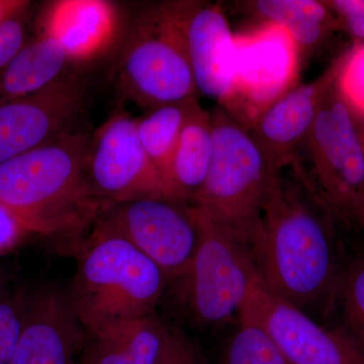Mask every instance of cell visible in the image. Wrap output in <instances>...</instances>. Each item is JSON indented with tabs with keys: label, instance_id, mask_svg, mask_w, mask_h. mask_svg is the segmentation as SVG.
Instances as JSON below:
<instances>
[{
	"label": "cell",
	"instance_id": "2e32d148",
	"mask_svg": "<svg viewBox=\"0 0 364 364\" xmlns=\"http://www.w3.org/2000/svg\"><path fill=\"white\" fill-rule=\"evenodd\" d=\"M117 14L104 0H60L48 6L41 33L56 41L70 62H87L112 44Z\"/></svg>",
	"mask_w": 364,
	"mask_h": 364
},
{
	"label": "cell",
	"instance_id": "52a82bcc",
	"mask_svg": "<svg viewBox=\"0 0 364 364\" xmlns=\"http://www.w3.org/2000/svg\"><path fill=\"white\" fill-rule=\"evenodd\" d=\"M301 150H305L308 169L291 166L326 208L343 219L363 223L364 138L336 83Z\"/></svg>",
	"mask_w": 364,
	"mask_h": 364
},
{
	"label": "cell",
	"instance_id": "8992f818",
	"mask_svg": "<svg viewBox=\"0 0 364 364\" xmlns=\"http://www.w3.org/2000/svg\"><path fill=\"white\" fill-rule=\"evenodd\" d=\"M193 2H168L150 14L119 60V90L148 109L198 97L186 23Z\"/></svg>",
	"mask_w": 364,
	"mask_h": 364
},
{
	"label": "cell",
	"instance_id": "7a4b0ae2",
	"mask_svg": "<svg viewBox=\"0 0 364 364\" xmlns=\"http://www.w3.org/2000/svg\"><path fill=\"white\" fill-rule=\"evenodd\" d=\"M90 139L71 131L0 165V205L28 233L75 231L97 221L109 205L86 183Z\"/></svg>",
	"mask_w": 364,
	"mask_h": 364
},
{
	"label": "cell",
	"instance_id": "1f68e13d",
	"mask_svg": "<svg viewBox=\"0 0 364 364\" xmlns=\"http://www.w3.org/2000/svg\"><path fill=\"white\" fill-rule=\"evenodd\" d=\"M363 226H364V220H363Z\"/></svg>",
	"mask_w": 364,
	"mask_h": 364
},
{
	"label": "cell",
	"instance_id": "9a60e30c",
	"mask_svg": "<svg viewBox=\"0 0 364 364\" xmlns=\"http://www.w3.org/2000/svg\"><path fill=\"white\" fill-rule=\"evenodd\" d=\"M186 40L198 93L221 105L233 85L235 57L234 33L221 7L193 2Z\"/></svg>",
	"mask_w": 364,
	"mask_h": 364
},
{
	"label": "cell",
	"instance_id": "5b68a950",
	"mask_svg": "<svg viewBox=\"0 0 364 364\" xmlns=\"http://www.w3.org/2000/svg\"><path fill=\"white\" fill-rule=\"evenodd\" d=\"M193 208L200 240L188 270L176 282L196 324L219 327L239 318L259 273L246 237Z\"/></svg>",
	"mask_w": 364,
	"mask_h": 364
},
{
	"label": "cell",
	"instance_id": "277c9868",
	"mask_svg": "<svg viewBox=\"0 0 364 364\" xmlns=\"http://www.w3.org/2000/svg\"><path fill=\"white\" fill-rule=\"evenodd\" d=\"M214 151L205 186L195 205L225 226L243 235L250 243L263 208L280 171L252 134L221 107L210 112Z\"/></svg>",
	"mask_w": 364,
	"mask_h": 364
},
{
	"label": "cell",
	"instance_id": "7402d4cb",
	"mask_svg": "<svg viewBox=\"0 0 364 364\" xmlns=\"http://www.w3.org/2000/svg\"><path fill=\"white\" fill-rule=\"evenodd\" d=\"M237 320L220 364H291L262 326L245 315Z\"/></svg>",
	"mask_w": 364,
	"mask_h": 364
},
{
	"label": "cell",
	"instance_id": "44dd1931",
	"mask_svg": "<svg viewBox=\"0 0 364 364\" xmlns=\"http://www.w3.org/2000/svg\"><path fill=\"white\" fill-rule=\"evenodd\" d=\"M196 97L153 107L145 116L136 119V132L140 142L150 161L162 177L168 198L172 160L182 129Z\"/></svg>",
	"mask_w": 364,
	"mask_h": 364
},
{
	"label": "cell",
	"instance_id": "7c38bea8",
	"mask_svg": "<svg viewBox=\"0 0 364 364\" xmlns=\"http://www.w3.org/2000/svg\"><path fill=\"white\" fill-rule=\"evenodd\" d=\"M240 315L262 326L291 364H364L363 356L341 332L318 325L270 291L260 277Z\"/></svg>",
	"mask_w": 364,
	"mask_h": 364
},
{
	"label": "cell",
	"instance_id": "d6986e66",
	"mask_svg": "<svg viewBox=\"0 0 364 364\" xmlns=\"http://www.w3.org/2000/svg\"><path fill=\"white\" fill-rule=\"evenodd\" d=\"M70 62L52 38L40 33L0 71V105L44 90L63 76Z\"/></svg>",
	"mask_w": 364,
	"mask_h": 364
},
{
	"label": "cell",
	"instance_id": "8fae6325",
	"mask_svg": "<svg viewBox=\"0 0 364 364\" xmlns=\"http://www.w3.org/2000/svg\"><path fill=\"white\" fill-rule=\"evenodd\" d=\"M86 102L81 81L63 75L44 90L0 105V165L73 131Z\"/></svg>",
	"mask_w": 364,
	"mask_h": 364
},
{
	"label": "cell",
	"instance_id": "9c48e42d",
	"mask_svg": "<svg viewBox=\"0 0 364 364\" xmlns=\"http://www.w3.org/2000/svg\"><path fill=\"white\" fill-rule=\"evenodd\" d=\"M102 215L154 262L169 282H177L188 270L200 240L193 205L167 198H144L109 203Z\"/></svg>",
	"mask_w": 364,
	"mask_h": 364
},
{
	"label": "cell",
	"instance_id": "603a6c76",
	"mask_svg": "<svg viewBox=\"0 0 364 364\" xmlns=\"http://www.w3.org/2000/svg\"><path fill=\"white\" fill-rule=\"evenodd\" d=\"M334 296L338 298L345 327L341 333L364 358V259L339 273Z\"/></svg>",
	"mask_w": 364,
	"mask_h": 364
},
{
	"label": "cell",
	"instance_id": "ffe728a7",
	"mask_svg": "<svg viewBox=\"0 0 364 364\" xmlns=\"http://www.w3.org/2000/svg\"><path fill=\"white\" fill-rule=\"evenodd\" d=\"M242 6L262 23H277L286 28L301 53L320 45L332 25L331 11L322 1L256 0L243 2Z\"/></svg>",
	"mask_w": 364,
	"mask_h": 364
},
{
	"label": "cell",
	"instance_id": "5bb4252c",
	"mask_svg": "<svg viewBox=\"0 0 364 364\" xmlns=\"http://www.w3.org/2000/svg\"><path fill=\"white\" fill-rule=\"evenodd\" d=\"M344 61L312 82L289 90L263 112L249 130L277 171L296 161Z\"/></svg>",
	"mask_w": 364,
	"mask_h": 364
},
{
	"label": "cell",
	"instance_id": "484cf974",
	"mask_svg": "<svg viewBox=\"0 0 364 364\" xmlns=\"http://www.w3.org/2000/svg\"><path fill=\"white\" fill-rule=\"evenodd\" d=\"M26 13L28 11L0 21V71L6 68L25 47Z\"/></svg>",
	"mask_w": 364,
	"mask_h": 364
},
{
	"label": "cell",
	"instance_id": "d4e9b609",
	"mask_svg": "<svg viewBox=\"0 0 364 364\" xmlns=\"http://www.w3.org/2000/svg\"><path fill=\"white\" fill-rule=\"evenodd\" d=\"M336 86L349 107L364 114V45L345 59Z\"/></svg>",
	"mask_w": 364,
	"mask_h": 364
},
{
	"label": "cell",
	"instance_id": "e0dca14e",
	"mask_svg": "<svg viewBox=\"0 0 364 364\" xmlns=\"http://www.w3.org/2000/svg\"><path fill=\"white\" fill-rule=\"evenodd\" d=\"M172 329L156 316L136 318L107 331L88 334L82 364H159Z\"/></svg>",
	"mask_w": 364,
	"mask_h": 364
},
{
	"label": "cell",
	"instance_id": "f1b7e54d",
	"mask_svg": "<svg viewBox=\"0 0 364 364\" xmlns=\"http://www.w3.org/2000/svg\"><path fill=\"white\" fill-rule=\"evenodd\" d=\"M31 235L0 205V255L18 247Z\"/></svg>",
	"mask_w": 364,
	"mask_h": 364
},
{
	"label": "cell",
	"instance_id": "6da1fadb",
	"mask_svg": "<svg viewBox=\"0 0 364 364\" xmlns=\"http://www.w3.org/2000/svg\"><path fill=\"white\" fill-rule=\"evenodd\" d=\"M293 171L294 183L282 171L275 177L250 246L263 284L306 312L334 296L339 272L331 233L318 208L324 205Z\"/></svg>",
	"mask_w": 364,
	"mask_h": 364
},
{
	"label": "cell",
	"instance_id": "30bf717a",
	"mask_svg": "<svg viewBox=\"0 0 364 364\" xmlns=\"http://www.w3.org/2000/svg\"><path fill=\"white\" fill-rule=\"evenodd\" d=\"M90 193L107 203L167 198L159 172L150 161L136 132V119L117 112L91 136L85 162Z\"/></svg>",
	"mask_w": 364,
	"mask_h": 364
},
{
	"label": "cell",
	"instance_id": "ac0fdd59",
	"mask_svg": "<svg viewBox=\"0 0 364 364\" xmlns=\"http://www.w3.org/2000/svg\"><path fill=\"white\" fill-rule=\"evenodd\" d=\"M214 151L210 112L196 97L182 129L168 181L170 200L191 205L207 179Z\"/></svg>",
	"mask_w": 364,
	"mask_h": 364
},
{
	"label": "cell",
	"instance_id": "3957f363",
	"mask_svg": "<svg viewBox=\"0 0 364 364\" xmlns=\"http://www.w3.org/2000/svg\"><path fill=\"white\" fill-rule=\"evenodd\" d=\"M95 223L67 291L76 317L90 335L154 315L169 282L102 215Z\"/></svg>",
	"mask_w": 364,
	"mask_h": 364
},
{
	"label": "cell",
	"instance_id": "4dcf8cb0",
	"mask_svg": "<svg viewBox=\"0 0 364 364\" xmlns=\"http://www.w3.org/2000/svg\"><path fill=\"white\" fill-rule=\"evenodd\" d=\"M4 277H2L1 273H0V299H4V296H2V294H4Z\"/></svg>",
	"mask_w": 364,
	"mask_h": 364
},
{
	"label": "cell",
	"instance_id": "cb8c5ba5",
	"mask_svg": "<svg viewBox=\"0 0 364 364\" xmlns=\"http://www.w3.org/2000/svg\"><path fill=\"white\" fill-rule=\"evenodd\" d=\"M28 296L0 299V364H9L20 339Z\"/></svg>",
	"mask_w": 364,
	"mask_h": 364
},
{
	"label": "cell",
	"instance_id": "4fadbf2b",
	"mask_svg": "<svg viewBox=\"0 0 364 364\" xmlns=\"http://www.w3.org/2000/svg\"><path fill=\"white\" fill-rule=\"evenodd\" d=\"M87 338L67 291L42 289L28 296L23 329L9 364H78Z\"/></svg>",
	"mask_w": 364,
	"mask_h": 364
},
{
	"label": "cell",
	"instance_id": "4316f807",
	"mask_svg": "<svg viewBox=\"0 0 364 364\" xmlns=\"http://www.w3.org/2000/svg\"><path fill=\"white\" fill-rule=\"evenodd\" d=\"M159 364H205L193 342L181 332L172 329L168 345Z\"/></svg>",
	"mask_w": 364,
	"mask_h": 364
},
{
	"label": "cell",
	"instance_id": "83f0119b",
	"mask_svg": "<svg viewBox=\"0 0 364 364\" xmlns=\"http://www.w3.org/2000/svg\"><path fill=\"white\" fill-rule=\"evenodd\" d=\"M325 4L339 14L354 39L364 42V0H334Z\"/></svg>",
	"mask_w": 364,
	"mask_h": 364
},
{
	"label": "cell",
	"instance_id": "ba28073f",
	"mask_svg": "<svg viewBox=\"0 0 364 364\" xmlns=\"http://www.w3.org/2000/svg\"><path fill=\"white\" fill-rule=\"evenodd\" d=\"M234 44L233 85L220 107L250 130L263 112L298 85L301 51L286 28L270 23L234 33Z\"/></svg>",
	"mask_w": 364,
	"mask_h": 364
},
{
	"label": "cell",
	"instance_id": "f546056e",
	"mask_svg": "<svg viewBox=\"0 0 364 364\" xmlns=\"http://www.w3.org/2000/svg\"><path fill=\"white\" fill-rule=\"evenodd\" d=\"M31 2L23 0H0V21L28 11Z\"/></svg>",
	"mask_w": 364,
	"mask_h": 364
}]
</instances>
